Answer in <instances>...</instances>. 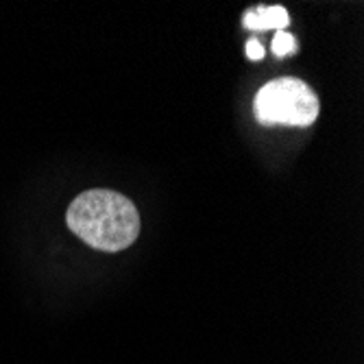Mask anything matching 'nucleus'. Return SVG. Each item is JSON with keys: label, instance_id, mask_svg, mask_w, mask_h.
<instances>
[{"label": "nucleus", "instance_id": "f257e3e1", "mask_svg": "<svg viewBox=\"0 0 364 364\" xmlns=\"http://www.w3.org/2000/svg\"><path fill=\"white\" fill-rule=\"evenodd\" d=\"M70 231L98 251L118 253L140 236V212L120 192L96 188L81 192L65 214Z\"/></svg>", "mask_w": 364, "mask_h": 364}, {"label": "nucleus", "instance_id": "f03ea898", "mask_svg": "<svg viewBox=\"0 0 364 364\" xmlns=\"http://www.w3.org/2000/svg\"><path fill=\"white\" fill-rule=\"evenodd\" d=\"M253 109L262 124L308 127L318 118L321 103L304 81L275 79L257 92Z\"/></svg>", "mask_w": 364, "mask_h": 364}, {"label": "nucleus", "instance_id": "7ed1b4c3", "mask_svg": "<svg viewBox=\"0 0 364 364\" xmlns=\"http://www.w3.org/2000/svg\"><path fill=\"white\" fill-rule=\"evenodd\" d=\"M290 24L288 11L284 7H259L245 14V26L249 31H284Z\"/></svg>", "mask_w": 364, "mask_h": 364}, {"label": "nucleus", "instance_id": "20e7f679", "mask_svg": "<svg viewBox=\"0 0 364 364\" xmlns=\"http://www.w3.org/2000/svg\"><path fill=\"white\" fill-rule=\"evenodd\" d=\"M296 50V42L290 33L286 31H277L275 38H273V53L277 57H286V55H292Z\"/></svg>", "mask_w": 364, "mask_h": 364}, {"label": "nucleus", "instance_id": "39448f33", "mask_svg": "<svg viewBox=\"0 0 364 364\" xmlns=\"http://www.w3.org/2000/svg\"><path fill=\"white\" fill-rule=\"evenodd\" d=\"M247 57L253 59V61L262 59V57H264V46H262L257 40H249V42H247Z\"/></svg>", "mask_w": 364, "mask_h": 364}]
</instances>
